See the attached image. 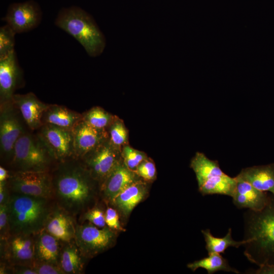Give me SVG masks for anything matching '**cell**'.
<instances>
[{"label": "cell", "instance_id": "6da1fadb", "mask_svg": "<svg viewBox=\"0 0 274 274\" xmlns=\"http://www.w3.org/2000/svg\"><path fill=\"white\" fill-rule=\"evenodd\" d=\"M50 173L53 200L60 207L75 218L91 208L96 184L99 183L92 177L80 159L57 162Z\"/></svg>", "mask_w": 274, "mask_h": 274}, {"label": "cell", "instance_id": "7a4b0ae2", "mask_svg": "<svg viewBox=\"0 0 274 274\" xmlns=\"http://www.w3.org/2000/svg\"><path fill=\"white\" fill-rule=\"evenodd\" d=\"M244 255L258 266L274 265V196L261 210L245 213Z\"/></svg>", "mask_w": 274, "mask_h": 274}, {"label": "cell", "instance_id": "3957f363", "mask_svg": "<svg viewBox=\"0 0 274 274\" xmlns=\"http://www.w3.org/2000/svg\"><path fill=\"white\" fill-rule=\"evenodd\" d=\"M53 199L12 193L8 203L11 234L36 235L42 231Z\"/></svg>", "mask_w": 274, "mask_h": 274}, {"label": "cell", "instance_id": "277c9868", "mask_svg": "<svg viewBox=\"0 0 274 274\" xmlns=\"http://www.w3.org/2000/svg\"><path fill=\"white\" fill-rule=\"evenodd\" d=\"M54 23L74 38L89 56L97 57L104 52L106 45L105 36L94 19L83 10L76 8L64 10Z\"/></svg>", "mask_w": 274, "mask_h": 274}, {"label": "cell", "instance_id": "5b68a950", "mask_svg": "<svg viewBox=\"0 0 274 274\" xmlns=\"http://www.w3.org/2000/svg\"><path fill=\"white\" fill-rule=\"evenodd\" d=\"M44 140L25 130L17 140L10 165L12 172H50L57 163Z\"/></svg>", "mask_w": 274, "mask_h": 274}, {"label": "cell", "instance_id": "8992f818", "mask_svg": "<svg viewBox=\"0 0 274 274\" xmlns=\"http://www.w3.org/2000/svg\"><path fill=\"white\" fill-rule=\"evenodd\" d=\"M24 125L26 124L13 99L0 104L1 159L7 165L12 161L17 140L26 130Z\"/></svg>", "mask_w": 274, "mask_h": 274}, {"label": "cell", "instance_id": "52a82bcc", "mask_svg": "<svg viewBox=\"0 0 274 274\" xmlns=\"http://www.w3.org/2000/svg\"><path fill=\"white\" fill-rule=\"evenodd\" d=\"M116 239L115 231L107 226L99 228L88 222L77 224L75 242L87 259L108 250L115 244Z\"/></svg>", "mask_w": 274, "mask_h": 274}, {"label": "cell", "instance_id": "ba28073f", "mask_svg": "<svg viewBox=\"0 0 274 274\" xmlns=\"http://www.w3.org/2000/svg\"><path fill=\"white\" fill-rule=\"evenodd\" d=\"M10 173L7 182L11 192L53 199L50 172Z\"/></svg>", "mask_w": 274, "mask_h": 274}, {"label": "cell", "instance_id": "9c48e42d", "mask_svg": "<svg viewBox=\"0 0 274 274\" xmlns=\"http://www.w3.org/2000/svg\"><path fill=\"white\" fill-rule=\"evenodd\" d=\"M121 150L109 138L80 159L92 177L100 184L122 159Z\"/></svg>", "mask_w": 274, "mask_h": 274}, {"label": "cell", "instance_id": "30bf717a", "mask_svg": "<svg viewBox=\"0 0 274 274\" xmlns=\"http://www.w3.org/2000/svg\"><path fill=\"white\" fill-rule=\"evenodd\" d=\"M0 241L2 262L32 267L35 261V235L11 234L6 240Z\"/></svg>", "mask_w": 274, "mask_h": 274}, {"label": "cell", "instance_id": "8fae6325", "mask_svg": "<svg viewBox=\"0 0 274 274\" xmlns=\"http://www.w3.org/2000/svg\"><path fill=\"white\" fill-rule=\"evenodd\" d=\"M39 130L57 162L76 158L72 130L50 124H44Z\"/></svg>", "mask_w": 274, "mask_h": 274}, {"label": "cell", "instance_id": "7c38bea8", "mask_svg": "<svg viewBox=\"0 0 274 274\" xmlns=\"http://www.w3.org/2000/svg\"><path fill=\"white\" fill-rule=\"evenodd\" d=\"M23 76L15 51L0 58V104L12 100L15 90L23 84Z\"/></svg>", "mask_w": 274, "mask_h": 274}, {"label": "cell", "instance_id": "4fadbf2b", "mask_svg": "<svg viewBox=\"0 0 274 274\" xmlns=\"http://www.w3.org/2000/svg\"><path fill=\"white\" fill-rule=\"evenodd\" d=\"M76 158L80 159L109 138L106 129L95 128L83 120L72 129Z\"/></svg>", "mask_w": 274, "mask_h": 274}, {"label": "cell", "instance_id": "5bb4252c", "mask_svg": "<svg viewBox=\"0 0 274 274\" xmlns=\"http://www.w3.org/2000/svg\"><path fill=\"white\" fill-rule=\"evenodd\" d=\"M3 19L17 34L37 27L41 22V16L33 4L26 2L12 6Z\"/></svg>", "mask_w": 274, "mask_h": 274}, {"label": "cell", "instance_id": "9a60e30c", "mask_svg": "<svg viewBox=\"0 0 274 274\" xmlns=\"http://www.w3.org/2000/svg\"><path fill=\"white\" fill-rule=\"evenodd\" d=\"M139 178L125 165L122 159L100 184V193L109 203L121 192L139 180Z\"/></svg>", "mask_w": 274, "mask_h": 274}, {"label": "cell", "instance_id": "2e32d148", "mask_svg": "<svg viewBox=\"0 0 274 274\" xmlns=\"http://www.w3.org/2000/svg\"><path fill=\"white\" fill-rule=\"evenodd\" d=\"M75 218L55 202L46 221L44 230L62 243L75 239Z\"/></svg>", "mask_w": 274, "mask_h": 274}, {"label": "cell", "instance_id": "e0dca14e", "mask_svg": "<svg viewBox=\"0 0 274 274\" xmlns=\"http://www.w3.org/2000/svg\"><path fill=\"white\" fill-rule=\"evenodd\" d=\"M12 99L28 129L39 130L43 125L42 117L49 104L41 101L32 92L15 94Z\"/></svg>", "mask_w": 274, "mask_h": 274}, {"label": "cell", "instance_id": "ac0fdd59", "mask_svg": "<svg viewBox=\"0 0 274 274\" xmlns=\"http://www.w3.org/2000/svg\"><path fill=\"white\" fill-rule=\"evenodd\" d=\"M235 178L236 184L231 197L236 207L254 211L262 210L268 203L271 194L259 190L249 183L236 177Z\"/></svg>", "mask_w": 274, "mask_h": 274}, {"label": "cell", "instance_id": "d6986e66", "mask_svg": "<svg viewBox=\"0 0 274 274\" xmlns=\"http://www.w3.org/2000/svg\"><path fill=\"white\" fill-rule=\"evenodd\" d=\"M147 193L146 184L139 180L121 192L109 203L123 217L127 218Z\"/></svg>", "mask_w": 274, "mask_h": 274}, {"label": "cell", "instance_id": "ffe728a7", "mask_svg": "<svg viewBox=\"0 0 274 274\" xmlns=\"http://www.w3.org/2000/svg\"><path fill=\"white\" fill-rule=\"evenodd\" d=\"M35 239V260L59 266L62 242L44 229Z\"/></svg>", "mask_w": 274, "mask_h": 274}, {"label": "cell", "instance_id": "44dd1931", "mask_svg": "<svg viewBox=\"0 0 274 274\" xmlns=\"http://www.w3.org/2000/svg\"><path fill=\"white\" fill-rule=\"evenodd\" d=\"M236 177L274 196V163L243 168Z\"/></svg>", "mask_w": 274, "mask_h": 274}, {"label": "cell", "instance_id": "7402d4cb", "mask_svg": "<svg viewBox=\"0 0 274 274\" xmlns=\"http://www.w3.org/2000/svg\"><path fill=\"white\" fill-rule=\"evenodd\" d=\"M83 119V115L63 106L49 105L42 117L43 124H50L72 130Z\"/></svg>", "mask_w": 274, "mask_h": 274}, {"label": "cell", "instance_id": "603a6c76", "mask_svg": "<svg viewBox=\"0 0 274 274\" xmlns=\"http://www.w3.org/2000/svg\"><path fill=\"white\" fill-rule=\"evenodd\" d=\"M86 258L81 254L75 239L62 243L59 266L64 274H80L83 269Z\"/></svg>", "mask_w": 274, "mask_h": 274}, {"label": "cell", "instance_id": "cb8c5ba5", "mask_svg": "<svg viewBox=\"0 0 274 274\" xmlns=\"http://www.w3.org/2000/svg\"><path fill=\"white\" fill-rule=\"evenodd\" d=\"M190 167L195 174L198 186L210 179L225 173L217 160H211L199 152L191 159Z\"/></svg>", "mask_w": 274, "mask_h": 274}, {"label": "cell", "instance_id": "d4e9b609", "mask_svg": "<svg viewBox=\"0 0 274 274\" xmlns=\"http://www.w3.org/2000/svg\"><path fill=\"white\" fill-rule=\"evenodd\" d=\"M236 184L235 177H231L224 173L207 180L198 186V190L202 195L220 194L231 197Z\"/></svg>", "mask_w": 274, "mask_h": 274}, {"label": "cell", "instance_id": "484cf974", "mask_svg": "<svg viewBox=\"0 0 274 274\" xmlns=\"http://www.w3.org/2000/svg\"><path fill=\"white\" fill-rule=\"evenodd\" d=\"M208 255L207 257L188 263L187 267L193 271L199 268H204L207 270L208 274H212L218 271L240 273L237 269L231 267L227 260L220 254L211 253Z\"/></svg>", "mask_w": 274, "mask_h": 274}, {"label": "cell", "instance_id": "4316f807", "mask_svg": "<svg viewBox=\"0 0 274 274\" xmlns=\"http://www.w3.org/2000/svg\"><path fill=\"white\" fill-rule=\"evenodd\" d=\"M206 242V249L208 254L211 253H224L230 247L238 248L244 245L246 241H235L232 237V230L229 228L227 233L223 237H216L212 235L209 229L201 231Z\"/></svg>", "mask_w": 274, "mask_h": 274}, {"label": "cell", "instance_id": "83f0119b", "mask_svg": "<svg viewBox=\"0 0 274 274\" xmlns=\"http://www.w3.org/2000/svg\"><path fill=\"white\" fill-rule=\"evenodd\" d=\"M82 115V120L86 123L95 128L106 130L116 117L97 106L91 108Z\"/></svg>", "mask_w": 274, "mask_h": 274}, {"label": "cell", "instance_id": "f1b7e54d", "mask_svg": "<svg viewBox=\"0 0 274 274\" xmlns=\"http://www.w3.org/2000/svg\"><path fill=\"white\" fill-rule=\"evenodd\" d=\"M109 139L116 148L121 150L128 145V131L122 120L116 116L107 129Z\"/></svg>", "mask_w": 274, "mask_h": 274}, {"label": "cell", "instance_id": "f546056e", "mask_svg": "<svg viewBox=\"0 0 274 274\" xmlns=\"http://www.w3.org/2000/svg\"><path fill=\"white\" fill-rule=\"evenodd\" d=\"M121 153L125 165L134 172L140 164L148 158L145 153L134 149L128 144L122 147Z\"/></svg>", "mask_w": 274, "mask_h": 274}, {"label": "cell", "instance_id": "4dcf8cb0", "mask_svg": "<svg viewBox=\"0 0 274 274\" xmlns=\"http://www.w3.org/2000/svg\"><path fill=\"white\" fill-rule=\"evenodd\" d=\"M16 33L7 24L0 28V58L15 51Z\"/></svg>", "mask_w": 274, "mask_h": 274}, {"label": "cell", "instance_id": "1f68e13d", "mask_svg": "<svg viewBox=\"0 0 274 274\" xmlns=\"http://www.w3.org/2000/svg\"><path fill=\"white\" fill-rule=\"evenodd\" d=\"M105 214L100 208L94 206L83 213L79 217V220L80 223L88 222L99 228H103L107 226Z\"/></svg>", "mask_w": 274, "mask_h": 274}, {"label": "cell", "instance_id": "d6a6232c", "mask_svg": "<svg viewBox=\"0 0 274 274\" xmlns=\"http://www.w3.org/2000/svg\"><path fill=\"white\" fill-rule=\"evenodd\" d=\"M146 181H153L156 177V169L153 161L148 158L141 162L134 172Z\"/></svg>", "mask_w": 274, "mask_h": 274}, {"label": "cell", "instance_id": "836d02e7", "mask_svg": "<svg viewBox=\"0 0 274 274\" xmlns=\"http://www.w3.org/2000/svg\"><path fill=\"white\" fill-rule=\"evenodd\" d=\"M10 235L8 203L0 204V239L6 240Z\"/></svg>", "mask_w": 274, "mask_h": 274}, {"label": "cell", "instance_id": "e575fe53", "mask_svg": "<svg viewBox=\"0 0 274 274\" xmlns=\"http://www.w3.org/2000/svg\"><path fill=\"white\" fill-rule=\"evenodd\" d=\"M106 225L114 231H125L119 221V213L114 208L108 207L105 214Z\"/></svg>", "mask_w": 274, "mask_h": 274}, {"label": "cell", "instance_id": "d590c367", "mask_svg": "<svg viewBox=\"0 0 274 274\" xmlns=\"http://www.w3.org/2000/svg\"><path fill=\"white\" fill-rule=\"evenodd\" d=\"M32 267L37 274H64L59 266L47 262L35 260Z\"/></svg>", "mask_w": 274, "mask_h": 274}, {"label": "cell", "instance_id": "8d00e7d4", "mask_svg": "<svg viewBox=\"0 0 274 274\" xmlns=\"http://www.w3.org/2000/svg\"><path fill=\"white\" fill-rule=\"evenodd\" d=\"M11 192L7 180L0 182V204L8 203L10 199Z\"/></svg>", "mask_w": 274, "mask_h": 274}, {"label": "cell", "instance_id": "74e56055", "mask_svg": "<svg viewBox=\"0 0 274 274\" xmlns=\"http://www.w3.org/2000/svg\"><path fill=\"white\" fill-rule=\"evenodd\" d=\"M11 273L15 274H37L30 266L22 265H10Z\"/></svg>", "mask_w": 274, "mask_h": 274}, {"label": "cell", "instance_id": "f35d334b", "mask_svg": "<svg viewBox=\"0 0 274 274\" xmlns=\"http://www.w3.org/2000/svg\"><path fill=\"white\" fill-rule=\"evenodd\" d=\"M252 273L256 274H274V265L263 264L259 266V268L252 271Z\"/></svg>", "mask_w": 274, "mask_h": 274}, {"label": "cell", "instance_id": "ab89813d", "mask_svg": "<svg viewBox=\"0 0 274 274\" xmlns=\"http://www.w3.org/2000/svg\"><path fill=\"white\" fill-rule=\"evenodd\" d=\"M11 173L3 166H0V182L5 181L8 180L10 177Z\"/></svg>", "mask_w": 274, "mask_h": 274}]
</instances>
